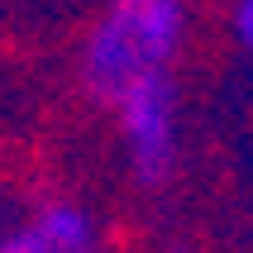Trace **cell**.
Returning a JSON list of instances; mask_svg holds the SVG:
<instances>
[{"label": "cell", "instance_id": "cell-1", "mask_svg": "<svg viewBox=\"0 0 253 253\" xmlns=\"http://www.w3.org/2000/svg\"><path fill=\"white\" fill-rule=\"evenodd\" d=\"M186 39V0H110L82 43V82L105 105L168 72Z\"/></svg>", "mask_w": 253, "mask_h": 253}, {"label": "cell", "instance_id": "cell-2", "mask_svg": "<svg viewBox=\"0 0 253 253\" xmlns=\"http://www.w3.org/2000/svg\"><path fill=\"white\" fill-rule=\"evenodd\" d=\"M115 125L134 177L143 186H158L172 177L177 163V86L172 72H153L115 100Z\"/></svg>", "mask_w": 253, "mask_h": 253}, {"label": "cell", "instance_id": "cell-3", "mask_svg": "<svg viewBox=\"0 0 253 253\" xmlns=\"http://www.w3.org/2000/svg\"><path fill=\"white\" fill-rule=\"evenodd\" d=\"M29 225L48 244V253H96V244H100L96 215L77 201H48L29 215Z\"/></svg>", "mask_w": 253, "mask_h": 253}, {"label": "cell", "instance_id": "cell-4", "mask_svg": "<svg viewBox=\"0 0 253 253\" xmlns=\"http://www.w3.org/2000/svg\"><path fill=\"white\" fill-rule=\"evenodd\" d=\"M229 29H234L239 53L253 62V0H234V10H229Z\"/></svg>", "mask_w": 253, "mask_h": 253}, {"label": "cell", "instance_id": "cell-5", "mask_svg": "<svg viewBox=\"0 0 253 253\" xmlns=\"http://www.w3.org/2000/svg\"><path fill=\"white\" fill-rule=\"evenodd\" d=\"M0 253H48V244L34 234V225H19V229H10V234H0Z\"/></svg>", "mask_w": 253, "mask_h": 253}]
</instances>
